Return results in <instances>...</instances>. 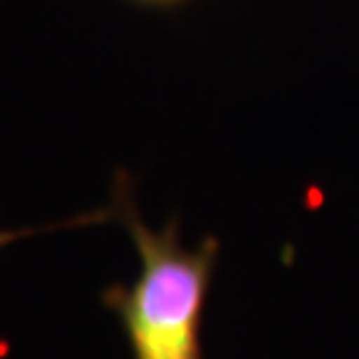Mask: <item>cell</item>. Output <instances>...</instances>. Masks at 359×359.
Wrapping results in <instances>:
<instances>
[{
	"mask_svg": "<svg viewBox=\"0 0 359 359\" xmlns=\"http://www.w3.org/2000/svg\"><path fill=\"white\" fill-rule=\"evenodd\" d=\"M112 224L133 240L142 269L130 285H112L102 304L123 325L133 359H203V317L218 261V240L203 237L194 248L179 243L176 218L152 229L133 200V187L117 170L109 200Z\"/></svg>",
	"mask_w": 359,
	"mask_h": 359,
	"instance_id": "cell-1",
	"label": "cell"
},
{
	"mask_svg": "<svg viewBox=\"0 0 359 359\" xmlns=\"http://www.w3.org/2000/svg\"><path fill=\"white\" fill-rule=\"evenodd\" d=\"M96 224H112V213L109 205L90 210V213H80V216L65 218V221H51L43 226H22V229H0V250L8 245L35 237V234H46V231H65V229H83V226H96Z\"/></svg>",
	"mask_w": 359,
	"mask_h": 359,
	"instance_id": "cell-2",
	"label": "cell"
},
{
	"mask_svg": "<svg viewBox=\"0 0 359 359\" xmlns=\"http://www.w3.org/2000/svg\"><path fill=\"white\" fill-rule=\"evenodd\" d=\"M133 3H144V6H179L184 0H133Z\"/></svg>",
	"mask_w": 359,
	"mask_h": 359,
	"instance_id": "cell-3",
	"label": "cell"
}]
</instances>
